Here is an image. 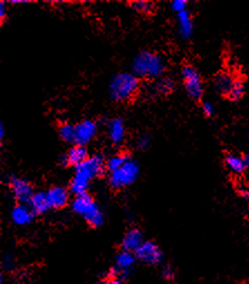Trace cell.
Masks as SVG:
<instances>
[{"label":"cell","instance_id":"cell-1","mask_svg":"<svg viewBox=\"0 0 249 284\" xmlns=\"http://www.w3.org/2000/svg\"><path fill=\"white\" fill-rule=\"evenodd\" d=\"M104 169V159L101 156L97 154V156L88 157L86 161H84L82 165L76 167L75 175L69 186L70 193L76 195V196L86 193L90 181L95 177H99L103 174Z\"/></svg>","mask_w":249,"mask_h":284},{"label":"cell","instance_id":"cell-2","mask_svg":"<svg viewBox=\"0 0 249 284\" xmlns=\"http://www.w3.org/2000/svg\"><path fill=\"white\" fill-rule=\"evenodd\" d=\"M133 71L136 76L144 78H159L164 72V62L161 56L152 52L143 51L133 61Z\"/></svg>","mask_w":249,"mask_h":284},{"label":"cell","instance_id":"cell-3","mask_svg":"<svg viewBox=\"0 0 249 284\" xmlns=\"http://www.w3.org/2000/svg\"><path fill=\"white\" fill-rule=\"evenodd\" d=\"M140 87L139 79L130 73H120L110 83V96L115 102H126L136 94Z\"/></svg>","mask_w":249,"mask_h":284},{"label":"cell","instance_id":"cell-4","mask_svg":"<svg viewBox=\"0 0 249 284\" xmlns=\"http://www.w3.org/2000/svg\"><path fill=\"white\" fill-rule=\"evenodd\" d=\"M72 210L81 215L92 227L97 228L104 223L103 214L90 194L84 193L75 197L72 203Z\"/></svg>","mask_w":249,"mask_h":284},{"label":"cell","instance_id":"cell-5","mask_svg":"<svg viewBox=\"0 0 249 284\" xmlns=\"http://www.w3.org/2000/svg\"><path fill=\"white\" fill-rule=\"evenodd\" d=\"M139 165L135 161L128 160L117 171L111 172L109 183L111 188L119 190L132 185L139 176Z\"/></svg>","mask_w":249,"mask_h":284},{"label":"cell","instance_id":"cell-6","mask_svg":"<svg viewBox=\"0 0 249 284\" xmlns=\"http://www.w3.org/2000/svg\"><path fill=\"white\" fill-rule=\"evenodd\" d=\"M134 254L137 261L150 266H158L163 261L161 248L152 241H144Z\"/></svg>","mask_w":249,"mask_h":284},{"label":"cell","instance_id":"cell-7","mask_svg":"<svg viewBox=\"0 0 249 284\" xmlns=\"http://www.w3.org/2000/svg\"><path fill=\"white\" fill-rule=\"evenodd\" d=\"M182 78H184L185 82V87L186 91L188 93V95L193 100H199L200 97L202 96L203 93V87L201 79L197 71L194 68L190 65H186L182 69Z\"/></svg>","mask_w":249,"mask_h":284},{"label":"cell","instance_id":"cell-8","mask_svg":"<svg viewBox=\"0 0 249 284\" xmlns=\"http://www.w3.org/2000/svg\"><path fill=\"white\" fill-rule=\"evenodd\" d=\"M97 132V126L92 120H84L75 126V140L74 143L79 147H85L86 144L94 139Z\"/></svg>","mask_w":249,"mask_h":284},{"label":"cell","instance_id":"cell-9","mask_svg":"<svg viewBox=\"0 0 249 284\" xmlns=\"http://www.w3.org/2000/svg\"><path fill=\"white\" fill-rule=\"evenodd\" d=\"M10 187L14 196L20 204L29 203L30 198L33 197V187L27 180L12 177L10 179Z\"/></svg>","mask_w":249,"mask_h":284},{"label":"cell","instance_id":"cell-10","mask_svg":"<svg viewBox=\"0 0 249 284\" xmlns=\"http://www.w3.org/2000/svg\"><path fill=\"white\" fill-rule=\"evenodd\" d=\"M144 243L143 234L140 229L137 228H131L128 229L123 236L121 242V247L124 251H128L132 253H135L139 247Z\"/></svg>","mask_w":249,"mask_h":284},{"label":"cell","instance_id":"cell-11","mask_svg":"<svg viewBox=\"0 0 249 284\" xmlns=\"http://www.w3.org/2000/svg\"><path fill=\"white\" fill-rule=\"evenodd\" d=\"M46 196L51 208H55V210L65 207L68 203V192L61 186H55L48 189Z\"/></svg>","mask_w":249,"mask_h":284},{"label":"cell","instance_id":"cell-12","mask_svg":"<svg viewBox=\"0 0 249 284\" xmlns=\"http://www.w3.org/2000/svg\"><path fill=\"white\" fill-rule=\"evenodd\" d=\"M87 150L85 147H79V145H75L72 149L68 150V152L62 158V163L64 166H75L77 167L82 165L84 161L88 159Z\"/></svg>","mask_w":249,"mask_h":284},{"label":"cell","instance_id":"cell-13","mask_svg":"<svg viewBox=\"0 0 249 284\" xmlns=\"http://www.w3.org/2000/svg\"><path fill=\"white\" fill-rule=\"evenodd\" d=\"M33 216L34 213L30 210L29 206H26L24 204L16 205L11 211V219L18 226L28 225L33 220Z\"/></svg>","mask_w":249,"mask_h":284},{"label":"cell","instance_id":"cell-14","mask_svg":"<svg viewBox=\"0 0 249 284\" xmlns=\"http://www.w3.org/2000/svg\"><path fill=\"white\" fill-rule=\"evenodd\" d=\"M109 137L115 144L121 143L125 138V126L122 119L115 118L109 123Z\"/></svg>","mask_w":249,"mask_h":284},{"label":"cell","instance_id":"cell-15","mask_svg":"<svg viewBox=\"0 0 249 284\" xmlns=\"http://www.w3.org/2000/svg\"><path fill=\"white\" fill-rule=\"evenodd\" d=\"M28 205L32 212L36 215L44 214V213H46L51 208L50 203L47 201L46 194L44 193L34 194L33 197L30 198Z\"/></svg>","mask_w":249,"mask_h":284},{"label":"cell","instance_id":"cell-16","mask_svg":"<svg viewBox=\"0 0 249 284\" xmlns=\"http://www.w3.org/2000/svg\"><path fill=\"white\" fill-rule=\"evenodd\" d=\"M178 20H179V35L182 39H188L192 35V21L188 10L181 11L178 14Z\"/></svg>","mask_w":249,"mask_h":284},{"label":"cell","instance_id":"cell-17","mask_svg":"<svg viewBox=\"0 0 249 284\" xmlns=\"http://www.w3.org/2000/svg\"><path fill=\"white\" fill-rule=\"evenodd\" d=\"M235 84V81L233 77L230 76L229 74L227 73H221L218 75L215 79V87L218 93L224 95H229V93L231 91Z\"/></svg>","mask_w":249,"mask_h":284},{"label":"cell","instance_id":"cell-18","mask_svg":"<svg viewBox=\"0 0 249 284\" xmlns=\"http://www.w3.org/2000/svg\"><path fill=\"white\" fill-rule=\"evenodd\" d=\"M153 88L155 93H158L160 95H168L175 90V83L169 77L159 78L158 81L154 83Z\"/></svg>","mask_w":249,"mask_h":284},{"label":"cell","instance_id":"cell-19","mask_svg":"<svg viewBox=\"0 0 249 284\" xmlns=\"http://www.w3.org/2000/svg\"><path fill=\"white\" fill-rule=\"evenodd\" d=\"M226 165L231 171L236 172V174H240V172H243L245 170V168H246L244 158L235 156V154H229V156H227Z\"/></svg>","mask_w":249,"mask_h":284},{"label":"cell","instance_id":"cell-20","mask_svg":"<svg viewBox=\"0 0 249 284\" xmlns=\"http://www.w3.org/2000/svg\"><path fill=\"white\" fill-rule=\"evenodd\" d=\"M128 160H130V159H128L126 154H124V153L115 154V156L111 157L108 160V162H106V168H108V170H110L111 172L117 171Z\"/></svg>","mask_w":249,"mask_h":284},{"label":"cell","instance_id":"cell-21","mask_svg":"<svg viewBox=\"0 0 249 284\" xmlns=\"http://www.w3.org/2000/svg\"><path fill=\"white\" fill-rule=\"evenodd\" d=\"M131 7L133 9L136 10L141 14L150 15L154 11V3L152 1H145V0H136V1H132Z\"/></svg>","mask_w":249,"mask_h":284},{"label":"cell","instance_id":"cell-22","mask_svg":"<svg viewBox=\"0 0 249 284\" xmlns=\"http://www.w3.org/2000/svg\"><path fill=\"white\" fill-rule=\"evenodd\" d=\"M60 137L61 139L70 143L75 140V126H72L69 123H63L60 127Z\"/></svg>","mask_w":249,"mask_h":284},{"label":"cell","instance_id":"cell-23","mask_svg":"<svg viewBox=\"0 0 249 284\" xmlns=\"http://www.w3.org/2000/svg\"><path fill=\"white\" fill-rule=\"evenodd\" d=\"M244 95V86H243V84L240 83V82H235L234 84V86L233 88H231V91L229 93V97L231 100H239L240 97H242Z\"/></svg>","mask_w":249,"mask_h":284},{"label":"cell","instance_id":"cell-24","mask_svg":"<svg viewBox=\"0 0 249 284\" xmlns=\"http://www.w3.org/2000/svg\"><path fill=\"white\" fill-rule=\"evenodd\" d=\"M161 275L166 281H172L176 278V271L171 265H166L161 271Z\"/></svg>","mask_w":249,"mask_h":284},{"label":"cell","instance_id":"cell-25","mask_svg":"<svg viewBox=\"0 0 249 284\" xmlns=\"http://www.w3.org/2000/svg\"><path fill=\"white\" fill-rule=\"evenodd\" d=\"M186 7H187L186 0H173V1L171 2L172 10L175 12H178V14H179V12H181V11L187 10Z\"/></svg>","mask_w":249,"mask_h":284},{"label":"cell","instance_id":"cell-26","mask_svg":"<svg viewBox=\"0 0 249 284\" xmlns=\"http://www.w3.org/2000/svg\"><path fill=\"white\" fill-rule=\"evenodd\" d=\"M14 266H15L14 257H12L9 254L3 257V260H2V268H3V270H5V271H10L11 269H14Z\"/></svg>","mask_w":249,"mask_h":284},{"label":"cell","instance_id":"cell-27","mask_svg":"<svg viewBox=\"0 0 249 284\" xmlns=\"http://www.w3.org/2000/svg\"><path fill=\"white\" fill-rule=\"evenodd\" d=\"M150 144V137L149 136H140L136 140V145L139 149H145L148 148Z\"/></svg>","mask_w":249,"mask_h":284},{"label":"cell","instance_id":"cell-28","mask_svg":"<svg viewBox=\"0 0 249 284\" xmlns=\"http://www.w3.org/2000/svg\"><path fill=\"white\" fill-rule=\"evenodd\" d=\"M97 284H123V281L120 279H117V278L105 277L104 279H102Z\"/></svg>","mask_w":249,"mask_h":284},{"label":"cell","instance_id":"cell-29","mask_svg":"<svg viewBox=\"0 0 249 284\" xmlns=\"http://www.w3.org/2000/svg\"><path fill=\"white\" fill-rule=\"evenodd\" d=\"M202 111L204 114L208 115V117H210V115H212L213 112H215V108H213V105L211 103L206 102V103L202 104Z\"/></svg>","mask_w":249,"mask_h":284},{"label":"cell","instance_id":"cell-30","mask_svg":"<svg viewBox=\"0 0 249 284\" xmlns=\"http://www.w3.org/2000/svg\"><path fill=\"white\" fill-rule=\"evenodd\" d=\"M5 17H6V6L5 2L1 1L0 2V19H1V23H3V20H5Z\"/></svg>","mask_w":249,"mask_h":284},{"label":"cell","instance_id":"cell-31","mask_svg":"<svg viewBox=\"0 0 249 284\" xmlns=\"http://www.w3.org/2000/svg\"><path fill=\"white\" fill-rule=\"evenodd\" d=\"M238 192L244 198H249V189L247 187H245V186H240V187H238Z\"/></svg>","mask_w":249,"mask_h":284},{"label":"cell","instance_id":"cell-32","mask_svg":"<svg viewBox=\"0 0 249 284\" xmlns=\"http://www.w3.org/2000/svg\"><path fill=\"white\" fill-rule=\"evenodd\" d=\"M5 138V128H3V123L0 124V140H3Z\"/></svg>","mask_w":249,"mask_h":284},{"label":"cell","instance_id":"cell-33","mask_svg":"<svg viewBox=\"0 0 249 284\" xmlns=\"http://www.w3.org/2000/svg\"><path fill=\"white\" fill-rule=\"evenodd\" d=\"M244 161H245V165H246V167H249V152L244 157Z\"/></svg>","mask_w":249,"mask_h":284},{"label":"cell","instance_id":"cell-34","mask_svg":"<svg viewBox=\"0 0 249 284\" xmlns=\"http://www.w3.org/2000/svg\"><path fill=\"white\" fill-rule=\"evenodd\" d=\"M10 2H14V3H18V2H27V0H11Z\"/></svg>","mask_w":249,"mask_h":284}]
</instances>
